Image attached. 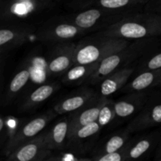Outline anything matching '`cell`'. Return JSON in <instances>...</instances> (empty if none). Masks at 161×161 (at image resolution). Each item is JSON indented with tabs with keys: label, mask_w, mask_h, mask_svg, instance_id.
I'll return each instance as SVG.
<instances>
[{
	"label": "cell",
	"mask_w": 161,
	"mask_h": 161,
	"mask_svg": "<svg viewBox=\"0 0 161 161\" xmlns=\"http://www.w3.org/2000/svg\"><path fill=\"white\" fill-rule=\"evenodd\" d=\"M102 128L97 121L80 127L69 137L66 149L78 154L87 152L94 145Z\"/></svg>",
	"instance_id": "cell-7"
},
{
	"label": "cell",
	"mask_w": 161,
	"mask_h": 161,
	"mask_svg": "<svg viewBox=\"0 0 161 161\" xmlns=\"http://www.w3.org/2000/svg\"><path fill=\"white\" fill-rule=\"evenodd\" d=\"M130 43V40L108 36H97L76 44L73 64L99 63L112 53L122 50Z\"/></svg>",
	"instance_id": "cell-3"
},
{
	"label": "cell",
	"mask_w": 161,
	"mask_h": 161,
	"mask_svg": "<svg viewBox=\"0 0 161 161\" xmlns=\"http://www.w3.org/2000/svg\"><path fill=\"white\" fill-rule=\"evenodd\" d=\"M98 94L91 88L83 87L60 101L53 107L57 115L74 113L94 100Z\"/></svg>",
	"instance_id": "cell-14"
},
{
	"label": "cell",
	"mask_w": 161,
	"mask_h": 161,
	"mask_svg": "<svg viewBox=\"0 0 161 161\" xmlns=\"http://www.w3.org/2000/svg\"><path fill=\"white\" fill-rule=\"evenodd\" d=\"M161 124V102L149 103L140 110L127 125L130 133L142 131Z\"/></svg>",
	"instance_id": "cell-12"
},
{
	"label": "cell",
	"mask_w": 161,
	"mask_h": 161,
	"mask_svg": "<svg viewBox=\"0 0 161 161\" xmlns=\"http://www.w3.org/2000/svg\"><path fill=\"white\" fill-rule=\"evenodd\" d=\"M160 90H161V84L160 85Z\"/></svg>",
	"instance_id": "cell-30"
},
{
	"label": "cell",
	"mask_w": 161,
	"mask_h": 161,
	"mask_svg": "<svg viewBox=\"0 0 161 161\" xmlns=\"http://www.w3.org/2000/svg\"><path fill=\"white\" fill-rule=\"evenodd\" d=\"M52 150L47 142L46 131L24 143L14 150L7 159L13 161H39L50 159Z\"/></svg>",
	"instance_id": "cell-6"
},
{
	"label": "cell",
	"mask_w": 161,
	"mask_h": 161,
	"mask_svg": "<svg viewBox=\"0 0 161 161\" xmlns=\"http://www.w3.org/2000/svg\"><path fill=\"white\" fill-rule=\"evenodd\" d=\"M71 115L60 119L50 130H46L47 142L50 149L63 150L66 149L69 135Z\"/></svg>",
	"instance_id": "cell-16"
},
{
	"label": "cell",
	"mask_w": 161,
	"mask_h": 161,
	"mask_svg": "<svg viewBox=\"0 0 161 161\" xmlns=\"http://www.w3.org/2000/svg\"><path fill=\"white\" fill-rule=\"evenodd\" d=\"M53 111H49L39 115L24 124L17 129L14 135L6 142L4 147V153L6 157L10 155L14 150L24 143L36 138L45 129L47 124L56 116Z\"/></svg>",
	"instance_id": "cell-5"
},
{
	"label": "cell",
	"mask_w": 161,
	"mask_h": 161,
	"mask_svg": "<svg viewBox=\"0 0 161 161\" xmlns=\"http://www.w3.org/2000/svg\"><path fill=\"white\" fill-rule=\"evenodd\" d=\"M93 160L97 161H124V151L123 149L117 152L111 153H105L103 155L94 157Z\"/></svg>",
	"instance_id": "cell-27"
},
{
	"label": "cell",
	"mask_w": 161,
	"mask_h": 161,
	"mask_svg": "<svg viewBox=\"0 0 161 161\" xmlns=\"http://www.w3.org/2000/svg\"><path fill=\"white\" fill-rule=\"evenodd\" d=\"M130 132L125 129L124 130L116 132L108 138H104L93 149L91 159L93 160L94 157L98 156L121 150L130 140Z\"/></svg>",
	"instance_id": "cell-19"
},
{
	"label": "cell",
	"mask_w": 161,
	"mask_h": 161,
	"mask_svg": "<svg viewBox=\"0 0 161 161\" xmlns=\"http://www.w3.org/2000/svg\"><path fill=\"white\" fill-rule=\"evenodd\" d=\"M76 44L74 42H61L51 51L47 61V69L49 74H64L73 65L74 53Z\"/></svg>",
	"instance_id": "cell-8"
},
{
	"label": "cell",
	"mask_w": 161,
	"mask_h": 161,
	"mask_svg": "<svg viewBox=\"0 0 161 161\" xmlns=\"http://www.w3.org/2000/svg\"><path fill=\"white\" fill-rule=\"evenodd\" d=\"M160 137V134L153 132L129 140L123 148L124 161L139 160L147 156L153 149L157 147Z\"/></svg>",
	"instance_id": "cell-9"
},
{
	"label": "cell",
	"mask_w": 161,
	"mask_h": 161,
	"mask_svg": "<svg viewBox=\"0 0 161 161\" xmlns=\"http://www.w3.org/2000/svg\"><path fill=\"white\" fill-rule=\"evenodd\" d=\"M95 35L130 41L153 39L161 36V16L147 11L131 13Z\"/></svg>",
	"instance_id": "cell-1"
},
{
	"label": "cell",
	"mask_w": 161,
	"mask_h": 161,
	"mask_svg": "<svg viewBox=\"0 0 161 161\" xmlns=\"http://www.w3.org/2000/svg\"><path fill=\"white\" fill-rule=\"evenodd\" d=\"M83 30L72 23L65 21L64 23L54 24L41 28L37 33V38L42 42H69L78 35L83 34Z\"/></svg>",
	"instance_id": "cell-10"
},
{
	"label": "cell",
	"mask_w": 161,
	"mask_h": 161,
	"mask_svg": "<svg viewBox=\"0 0 161 161\" xmlns=\"http://www.w3.org/2000/svg\"><path fill=\"white\" fill-rule=\"evenodd\" d=\"M153 39H146L134 40L122 50L104 58L97 67L88 81L89 84H99L102 80L113 72L130 66L137 58L152 49Z\"/></svg>",
	"instance_id": "cell-2"
},
{
	"label": "cell",
	"mask_w": 161,
	"mask_h": 161,
	"mask_svg": "<svg viewBox=\"0 0 161 161\" xmlns=\"http://www.w3.org/2000/svg\"><path fill=\"white\" fill-rule=\"evenodd\" d=\"M31 34V29L28 28H2L0 30L1 52L8 51L25 43Z\"/></svg>",
	"instance_id": "cell-20"
},
{
	"label": "cell",
	"mask_w": 161,
	"mask_h": 161,
	"mask_svg": "<svg viewBox=\"0 0 161 161\" xmlns=\"http://www.w3.org/2000/svg\"><path fill=\"white\" fill-rule=\"evenodd\" d=\"M161 69V52L148 58L141 65V72L148 70H157Z\"/></svg>",
	"instance_id": "cell-26"
},
{
	"label": "cell",
	"mask_w": 161,
	"mask_h": 161,
	"mask_svg": "<svg viewBox=\"0 0 161 161\" xmlns=\"http://www.w3.org/2000/svg\"><path fill=\"white\" fill-rule=\"evenodd\" d=\"M127 13L102 8L91 7L79 9L64 17L65 21L76 25L83 31L94 29L101 31L116 23L127 15Z\"/></svg>",
	"instance_id": "cell-4"
},
{
	"label": "cell",
	"mask_w": 161,
	"mask_h": 161,
	"mask_svg": "<svg viewBox=\"0 0 161 161\" xmlns=\"http://www.w3.org/2000/svg\"><path fill=\"white\" fill-rule=\"evenodd\" d=\"M148 96L144 91L128 93L114 102L116 116L125 119L138 113L148 102Z\"/></svg>",
	"instance_id": "cell-15"
},
{
	"label": "cell",
	"mask_w": 161,
	"mask_h": 161,
	"mask_svg": "<svg viewBox=\"0 0 161 161\" xmlns=\"http://www.w3.org/2000/svg\"><path fill=\"white\" fill-rule=\"evenodd\" d=\"M155 160L161 161V137L160 142L158 143V146L157 147V152L155 154Z\"/></svg>",
	"instance_id": "cell-29"
},
{
	"label": "cell",
	"mask_w": 161,
	"mask_h": 161,
	"mask_svg": "<svg viewBox=\"0 0 161 161\" xmlns=\"http://www.w3.org/2000/svg\"><path fill=\"white\" fill-rule=\"evenodd\" d=\"M100 63V62H99ZM99 63L89 64H73L62 77V83L67 86H79L86 83L98 66Z\"/></svg>",
	"instance_id": "cell-21"
},
{
	"label": "cell",
	"mask_w": 161,
	"mask_h": 161,
	"mask_svg": "<svg viewBox=\"0 0 161 161\" xmlns=\"http://www.w3.org/2000/svg\"><path fill=\"white\" fill-rule=\"evenodd\" d=\"M160 84L161 69L157 70L143 71L130 83H126L121 91L126 93L139 92L153 86H160Z\"/></svg>",
	"instance_id": "cell-18"
},
{
	"label": "cell",
	"mask_w": 161,
	"mask_h": 161,
	"mask_svg": "<svg viewBox=\"0 0 161 161\" xmlns=\"http://www.w3.org/2000/svg\"><path fill=\"white\" fill-rule=\"evenodd\" d=\"M144 11L161 16V0H149L144 7Z\"/></svg>",
	"instance_id": "cell-28"
},
{
	"label": "cell",
	"mask_w": 161,
	"mask_h": 161,
	"mask_svg": "<svg viewBox=\"0 0 161 161\" xmlns=\"http://www.w3.org/2000/svg\"><path fill=\"white\" fill-rule=\"evenodd\" d=\"M59 86L55 83L43 84L33 91L22 104L21 108L24 111H28L37 108L39 105L47 101L53 93L58 89Z\"/></svg>",
	"instance_id": "cell-22"
},
{
	"label": "cell",
	"mask_w": 161,
	"mask_h": 161,
	"mask_svg": "<svg viewBox=\"0 0 161 161\" xmlns=\"http://www.w3.org/2000/svg\"><path fill=\"white\" fill-rule=\"evenodd\" d=\"M149 0H82L75 3L74 6L79 9L97 7L111 10L121 11L127 14L136 12L137 9L144 7Z\"/></svg>",
	"instance_id": "cell-13"
},
{
	"label": "cell",
	"mask_w": 161,
	"mask_h": 161,
	"mask_svg": "<svg viewBox=\"0 0 161 161\" xmlns=\"http://www.w3.org/2000/svg\"><path fill=\"white\" fill-rule=\"evenodd\" d=\"M31 75V71L28 66L22 68L16 73V75L13 77L12 80L9 83L6 91L5 100L6 102L10 101L20 92L22 88L27 84Z\"/></svg>",
	"instance_id": "cell-23"
},
{
	"label": "cell",
	"mask_w": 161,
	"mask_h": 161,
	"mask_svg": "<svg viewBox=\"0 0 161 161\" xmlns=\"http://www.w3.org/2000/svg\"><path fill=\"white\" fill-rule=\"evenodd\" d=\"M107 99V97H103L98 94L94 100L74 112L71 115L69 137L80 127L97 121L101 109Z\"/></svg>",
	"instance_id": "cell-11"
},
{
	"label": "cell",
	"mask_w": 161,
	"mask_h": 161,
	"mask_svg": "<svg viewBox=\"0 0 161 161\" xmlns=\"http://www.w3.org/2000/svg\"><path fill=\"white\" fill-rule=\"evenodd\" d=\"M38 9V4L36 0H25L20 1L12 5L9 13L11 15L17 17H25L32 14V12Z\"/></svg>",
	"instance_id": "cell-24"
},
{
	"label": "cell",
	"mask_w": 161,
	"mask_h": 161,
	"mask_svg": "<svg viewBox=\"0 0 161 161\" xmlns=\"http://www.w3.org/2000/svg\"><path fill=\"white\" fill-rule=\"evenodd\" d=\"M134 66H127L113 72L100 83V94L108 97L122 89L134 73Z\"/></svg>",
	"instance_id": "cell-17"
},
{
	"label": "cell",
	"mask_w": 161,
	"mask_h": 161,
	"mask_svg": "<svg viewBox=\"0 0 161 161\" xmlns=\"http://www.w3.org/2000/svg\"><path fill=\"white\" fill-rule=\"evenodd\" d=\"M116 116V112H115L114 102L109 99H107L105 103L102 106L99 113L97 122L102 127H105L108 124H111L115 119Z\"/></svg>",
	"instance_id": "cell-25"
}]
</instances>
